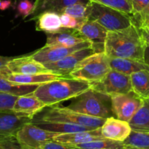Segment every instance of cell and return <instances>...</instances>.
I'll use <instances>...</instances> for the list:
<instances>
[{
    "label": "cell",
    "mask_w": 149,
    "mask_h": 149,
    "mask_svg": "<svg viewBox=\"0 0 149 149\" xmlns=\"http://www.w3.org/2000/svg\"><path fill=\"white\" fill-rule=\"evenodd\" d=\"M146 46L138 29L132 24L126 29L107 32L104 53L108 58H131L143 61Z\"/></svg>",
    "instance_id": "1"
},
{
    "label": "cell",
    "mask_w": 149,
    "mask_h": 149,
    "mask_svg": "<svg viewBox=\"0 0 149 149\" xmlns=\"http://www.w3.org/2000/svg\"><path fill=\"white\" fill-rule=\"evenodd\" d=\"M91 88L88 83L70 78H64L40 85L33 94L46 107L76 97Z\"/></svg>",
    "instance_id": "2"
},
{
    "label": "cell",
    "mask_w": 149,
    "mask_h": 149,
    "mask_svg": "<svg viewBox=\"0 0 149 149\" xmlns=\"http://www.w3.org/2000/svg\"><path fill=\"white\" fill-rule=\"evenodd\" d=\"M67 108L79 113L100 118L115 117L112 109L111 97L90 88L73 98Z\"/></svg>",
    "instance_id": "3"
},
{
    "label": "cell",
    "mask_w": 149,
    "mask_h": 149,
    "mask_svg": "<svg viewBox=\"0 0 149 149\" xmlns=\"http://www.w3.org/2000/svg\"><path fill=\"white\" fill-rule=\"evenodd\" d=\"M33 120L59 122L66 124H75L96 130L101 128L107 118L91 117L89 116L79 113L67 108V107H59L57 105L49 106L41 113H37L32 118Z\"/></svg>",
    "instance_id": "4"
},
{
    "label": "cell",
    "mask_w": 149,
    "mask_h": 149,
    "mask_svg": "<svg viewBox=\"0 0 149 149\" xmlns=\"http://www.w3.org/2000/svg\"><path fill=\"white\" fill-rule=\"evenodd\" d=\"M111 70L104 53L94 54L81 61L70 73V78L91 84L102 79Z\"/></svg>",
    "instance_id": "5"
},
{
    "label": "cell",
    "mask_w": 149,
    "mask_h": 149,
    "mask_svg": "<svg viewBox=\"0 0 149 149\" xmlns=\"http://www.w3.org/2000/svg\"><path fill=\"white\" fill-rule=\"evenodd\" d=\"M87 18L97 22L108 31L126 29L132 24L130 15L94 2L88 4Z\"/></svg>",
    "instance_id": "6"
},
{
    "label": "cell",
    "mask_w": 149,
    "mask_h": 149,
    "mask_svg": "<svg viewBox=\"0 0 149 149\" xmlns=\"http://www.w3.org/2000/svg\"><path fill=\"white\" fill-rule=\"evenodd\" d=\"M91 88L109 96L127 94L132 91L130 75L111 70L97 82L90 84Z\"/></svg>",
    "instance_id": "7"
},
{
    "label": "cell",
    "mask_w": 149,
    "mask_h": 149,
    "mask_svg": "<svg viewBox=\"0 0 149 149\" xmlns=\"http://www.w3.org/2000/svg\"><path fill=\"white\" fill-rule=\"evenodd\" d=\"M58 134L40 128L32 122H29L23 126L15 137L23 149H40L42 144L53 140Z\"/></svg>",
    "instance_id": "8"
},
{
    "label": "cell",
    "mask_w": 149,
    "mask_h": 149,
    "mask_svg": "<svg viewBox=\"0 0 149 149\" xmlns=\"http://www.w3.org/2000/svg\"><path fill=\"white\" fill-rule=\"evenodd\" d=\"M111 102L116 118L129 123L143 105V100L132 91L111 96Z\"/></svg>",
    "instance_id": "9"
},
{
    "label": "cell",
    "mask_w": 149,
    "mask_h": 149,
    "mask_svg": "<svg viewBox=\"0 0 149 149\" xmlns=\"http://www.w3.org/2000/svg\"><path fill=\"white\" fill-rule=\"evenodd\" d=\"M89 47H91V42L89 41H85L72 47L45 45L30 56L38 62L45 64L47 63H53L59 61L72 53Z\"/></svg>",
    "instance_id": "10"
},
{
    "label": "cell",
    "mask_w": 149,
    "mask_h": 149,
    "mask_svg": "<svg viewBox=\"0 0 149 149\" xmlns=\"http://www.w3.org/2000/svg\"><path fill=\"white\" fill-rule=\"evenodd\" d=\"M94 54H96L94 50L91 47H89L72 53L59 61L53 63H47L43 65L49 72L62 74L70 78L69 74L74 70V67L84 58Z\"/></svg>",
    "instance_id": "11"
},
{
    "label": "cell",
    "mask_w": 149,
    "mask_h": 149,
    "mask_svg": "<svg viewBox=\"0 0 149 149\" xmlns=\"http://www.w3.org/2000/svg\"><path fill=\"white\" fill-rule=\"evenodd\" d=\"M89 0H35L28 21L36 20L45 12H54L61 14L67 7L76 3L88 4Z\"/></svg>",
    "instance_id": "12"
},
{
    "label": "cell",
    "mask_w": 149,
    "mask_h": 149,
    "mask_svg": "<svg viewBox=\"0 0 149 149\" xmlns=\"http://www.w3.org/2000/svg\"><path fill=\"white\" fill-rule=\"evenodd\" d=\"M2 70L18 74H36L49 72L43 64L34 60L31 56L15 57Z\"/></svg>",
    "instance_id": "13"
},
{
    "label": "cell",
    "mask_w": 149,
    "mask_h": 149,
    "mask_svg": "<svg viewBox=\"0 0 149 149\" xmlns=\"http://www.w3.org/2000/svg\"><path fill=\"white\" fill-rule=\"evenodd\" d=\"M46 46L72 47L88 41L79 30L63 27L56 32L46 33Z\"/></svg>",
    "instance_id": "14"
},
{
    "label": "cell",
    "mask_w": 149,
    "mask_h": 149,
    "mask_svg": "<svg viewBox=\"0 0 149 149\" xmlns=\"http://www.w3.org/2000/svg\"><path fill=\"white\" fill-rule=\"evenodd\" d=\"M0 77L15 84L26 85H41L61 78H68L65 75L51 72L36 74H18L8 72L2 70H0Z\"/></svg>",
    "instance_id": "15"
},
{
    "label": "cell",
    "mask_w": 149,
    "mask_h": 149,
    "mask_svg": "<svg viewBox=\"0 0 149 149\" xmlns=\"http://www.w3.org/2000/svg\"><path fill=\"white\" fill-rule=\"evenodd\" d=\"M79 31L87 40L91 42V48L96 54L104 53V42L108 32L105 28L96 21L88 20Z\"/></svg>",
    "instance_id": "16"
},
{
    "label": "cell",
    "mask_w": 149,
    "mask_h": 149,
    "mask_svg": "<svg viewBox=\"0 0 149 149\" xmlns=\"http://www.w3.org/2000/svg\"><path fill=\"white\" fill-rule=\"evenodd\" d=\"M132 132L130 124L116 117H110L105 120L101 127V134L105 139L124 142Z\"/></svg>",
    "instance_id": "17"
},
{
    "label": "cell",
    "mask_w": 149,
    "mask_h": 149,
    "mask_svg": "<svg viewBox=\"0 0 149 149\" xmlns=\"http://www.w3.org/2000/svg\"><path fill=\"white\" fill-rule=\"evenodd\" d=\"M32 118L24 117L13 110H0V135L15 136L16 133Z\"/></svg>",
    "instance_id": "18"
},
{
    "label": "cell",
    "mask_w": 149,
    "mask_h": 149,
    "mask_svg": "<svg viewBox=\"0 0 149 149\" xmlns=\"http://www.w3.org/2000/svg\"><path fill=\"white\" fill-rule=\"evenodd\" d=\"M45 107H46L45 104L31 93L18 97L14 104L13 110L21 116L33 118Z\"/></svg>",
    "instance_id": "19"
},
{
    "label": "cell",
    "mask_w": 149,
    "mask_h": 149,
    "mask_svg": "<svg viewBox=\"0 0 149 149\" xmlns=\"http://www.w3.org/2000/svg\"><path fill=\"white\" fill-rule=\"evenodd\" d=\"M101 139H104V137L101 134V128H98L88 131L58 134L54 137V140L69 146H75Z\"/></svg>",
    "instance_id": "20"
},
{
    "label": "cell",
    "mask_w": 149,
    "mask_h": 149,
    "mask_svg": "<svg viewBox=\"0 0 149 149\" xmlns=\"http://www.w3.org/2000/svg\"><path fill=\"white\" fill-rule=\"evenodd\" d=\"M109 63L111 70L127 75H130L132 73L141 70L149 71L148 66L145 64L144 61L139 60L123 58H109Z\"/></svg>",
    "instance_id": "21"
},
{
    "label": "cell",
    "mask_w": 149,
    "mask_h": 149,
    "mask_svg": "<svg viewBox=\"0 0 149 149\" xmlns=\"http://www.w3.org/2000/svg\"><path fill=\"white\" fill-rule=\"evenodd\" d=\"M31 122L37 127L41 129L52 132L58 133V134H67V133H74L78 132L88 131L93 130V129L88 127H83V126L75 125V124H66V123L59 122H49V121H40V120H31Z\"/></svg>",
    "instance_id": "22"
},
{
    "label": "cell",
    "mask_w": 149,
    "mask_h": 149,
    "mask_svg": "<svg viewBox=\"0 0 149 149\" xmlns=\"http://www.w3.org/2000/svg\"><path fill=\"white\" fill-rule=\"evenodd\" d=\"M36 30L51 33L58 31L62 28L60 15L54 12H45L36 19Z\"/></svg>",
    "instance_id": "23"
},
{
    "label": "cell",
    "mask_w": 149,
    "mask_h": 149,
    "mask_svg": "<svg viewBox=\"0 0 149 149\" xmlns=\"http://www.w3.org/2000/svg\"><path fill=\"white\" fill-rule=\"evenodd\" d=\"M133 92L143 100L149 99V71L141 70L130 74Z\"/></svg>",
    "instance_id": "24"
},
{
    "label": "cell",
    "mask_w": 149,
    "mask_h": 149,
    "mask_svg": "<svg viewBox=\"0 0 149 149\" xmlns=\"http://www.w3.org/2000/svg\"><path fill=\"white\" fill-rule=\"evenodd\" d=\"M129 124L132 130L149 132V99L143 100V105Z\"/></svg>",
    "instance_id": "25"
},
{
    "label": "cell",
    "mask_w": 149,
    "mask_h": 149,
    "mask_svg": "<svg viewBox=\"0 0 149 149\" xmlns=\"http://www.w3.org/2000/svg\"><path fill=\"white\" fill-rule=\"evenodd\" d=\"M39 86L15 84L0 77V91L17 97L31 94Z\"/></svg>",
    "instance_id": "26"
},
{
    "label": "cell",
    "mask_w": 149,
    "mask_h": 149,
    "mask_svg": "<svg viewBox=\"0 0 149 149\" xmlns=\"http://www.w3.org/2000/svg\"><path fill=\"white\" fill-rule=\"evenodd\" d=\"M123 143L127 149H149V132L132 130Z\"/></svg>",
    "instance_id": "27"
},
{
    "label": "cell",
    "mask_w": 149,
    "mask_h": 149,
    "mask_svg": "<svg viewBox=\"0 0 149 149\" xmlns=\"http://www.w3.org/2000/svg\"><path fill=\"white\" fill-rule=\"evenodd\" d=\"M71 146L78 149H127L123 142L105 138Z\"/></svg>",
    "instance_id": "28"
},
{
    "label": "cell",
    "mask_w": 149,
    "mask_h": 149,
    "mask_svg": "<svg viewBox=\"0 0 149 149\" xmlns=\"http://www.w3.org/2000/svg\"><path fill=\"white\" fill-rule=\"evenodd\" d=\"M89 1L117 10L127 15H131L132 14V0H89Z\"/></svg>",
    "instance_id": "29"
},
{
    "label": "cell",
    "mask_w": 149,
    "mask_h": 149,
    "mask_svg": "<svg viewBox=\"0 0 149 149\" xmlns=\"http://www.w3.org/2000/svg\"><path fill=\"white\" fill-rule=\"evenodd\" d=\"M132 23L139 31H145L149 29V3L141 12L136 15H130Z\"/></svg>",
    "instance_id": "30"
},
{
    "label": "cell",
    "mask_w": 149,
    "mask_h": 149,
    "mask_svg": "<svg viewBox=\"0 0 149 149\" xmlns=\"http://www.w3.org/2000/svg\"><path fill=\"white\" fill-rule=\"evenodd\" d=\"M61 26L66 29L80 30L82 26L88 21L87 18H76L66 13L60 14Z\"/></svg>",
    "instance_id": "31"
},
{
    "label": "cell",
    "mask_w": 149,
    "mask_h": 149,
    "mask_svg": "<svg viewBox=\"0 0 149 149\" xmlns=\"http://www.w3.org/2000/svg\"><path fill=\"white\" fill-rule=\"evenodd\" d=\"M88 4L76 3L66 8L63 13H66L76 18H87Z\"/></svg>",
    "instance_id": "32"
},
{
    "label": "cell",
    "mask_w": 149,
    "mask_h": 149,
    "mask_svg": "<svg viewBox=\"0 0 149 149\" xmlns=\"http://www.w3.org/2000/svg\"><path fill=\"white\" fill-rule=\"evenodd\" d=\"M18 97L0 91V110H13Z\"/></svg>",
    "instance_id": "33"
},
{
    "label": "cell",
    "mask_w": 149,
    "mask_h": 149,
    "mask_svg": "<svg viewBox=\"0 0 149 149\" xmlns=\"http://www.w3.org/2000/svg\"><path fill=\"white\" fill-rule=\"evenodd\" d=\"M0 149H23L15 136L0 135Z\"/></svg>",
    "instance_id": "34"
},
{
    "label": "cell",
    "mask_w": 149,
    "mask_h": 149,
    "mask_svg": "<svg viewBox=\"0 0 149 149\" xmlns=\"http://www.w3.org/2000/svg\"><path fill=\"white\" fill-rule=\"evenodd\" d=\"M34 3L30 0H20L17 5V11L18 14L23 15L24 18H27L33 9Z\"/></svg>",
    "instance_id": "35"
},
{
    "label": "cell",
    "mask_w": 149,
    "mask_h": 149,
    "mask_svg": "<svg viewBox=\"0 0 149 149\" xmlns=\"http://www.w3.org/2000/svg\"><path fill=\"white\" fill-rule=\"evenodd\" d=\"M40 149H78L73 146H69V145L63 144V143H58V142L50 140L46 142L40 146Z\"/></svg>",
    "instance_id": "36"
},
{
    "label": "cell",
    "mask_w": 149,
    "mask_h": 149,
    "mask_svg": "<svg viewBox=\"0 0 149 149\" xmlns=\"http://www.w3.org/2000/svg\"><path fill=\"white\" fill-rule=\"evenodd\" d=\"M148 3L149 0H132L133 11L132 15H136L141 12Z\"/></svg>",
    "instance_id": "37"
},
{
    "label": "cell",
    "mask_w": 149,
    "mask_h": 149,
    "mask_svg": "<svg viewBox=\"0 0 149 149\" xmlns=\"http://www.w3.org/2000/svg\"><path fill=\"white\" fill-rule=\"evenodd\" d=\"M15 57H8V56H0V70L5 67V66L13 60Z\"/></svg>",
    "instance_id": "38"
},
{
    "label": "cell",
    "mask_w": 149,
    "mask_h": 149,
    "mask_svg": "<svg viewBox=\"0 0 149 149\" xmlns=\"http://www.w3.org/2000/svg\"><path fill=\"white\" fill-rule=\"evenodd\" d=\"M140 32L146 45H149V29L147 30H145V31H140Z\"/></svg>",
    "instance_id": "39"
},
{
    "label": "cell",
    "mask_w": 149,
    "mask_h": 149,
    "mask_svg": "<svg viewBox=\"0 0 149 149\" xmlns=\"http://www.w3.org/2000/svg\"><path fill=\"white\" fill-rule=\"evenodd\" d=\"M143 61L145 64H147L149 67V45H146L144 51V56H143Z\"/></svg>",
    "instance_id": "40"
},
{
    "label": "cell",
    "mask_w": 149,
    "mask_h": 149,
    "mask_svg": "<svg viewBox=\"0 0 149 149\" xmlns=\"http://www.w3.org/2000/svg\"><path fill=\"white\" fill-rule=\"evenodd\" d=\"M11 5L10 0H5L1 2V6H0V10H5L8 8H9Z\"/></svg>",
    "instance_id": "41"
}]
</instances>
